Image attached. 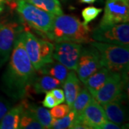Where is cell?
<instances>
[{"label":"cell","mask_w":129,"mask_h":129,"mask_svg":"<svg viewBox=\"0 0 129 129\" xmlns=\"http://www.w3.org/2000/svg\"><path fill=\"white\" fill-rule=\"evenodd\" d=\"M128 0H106L100 24H113L128 22Z\"/></svg>","instance_id":"cell-11"},{"label":"cell","mask_w":129,"mask_h":129,"mask_svg":"<svg viewBox=\"0 0 129 129\" xmlns=\"http://www.w3.org/2000/svg\"><path fill=\"white\" fill-rule=\"evenodd\" d=\"M91 37L93 41L128 47L129 24L128 22L99 24L91 31Z\"/></svg>","instance_id":"cell-6"},{"label":"cell","mask_w":129,"mask_h":129,"mask_svg":"<svg viewBox=\"0 0 129 129\" xmlns=\"http://www.w3.org/2000/svg\"><path fill=\"white\" fill-rule=\"evenodd\" d=\"M23 106V104H22ZM18 128L20 129H44L41 123L32 115L29 111L23 106V111L20 116Z\"/></svg>","instance_id":"cell-22"},{"label":"cell","mask_w":129,"mask_h":129,"mask_svg":"<svg viewBox=\"0 0 129 129\" xmlns=\"http://www.w3.org/2000/svg\"><path fill=\"white\" fill-rule=\"evenodd\" d=\"M127 80L128 76L112 72L105 84L92 96L101 105L113 101L120 102L125 98L124 90Z\"/></svg>","instance_id":"cell-8"},{"label":"cell","mask_w":129,"mask_h":129,"mask_svg":"<svg viewBox=\"0 0 129 129\" xmlns=\"http://www.w3.org/2000/svg\"><path fill=\"white\" fill-rule=\"evenodd\" d=\"M83 48L80 43L73 42H57L54 45L52 57L69 70L76 71L79 57Z\"/></svg>","instance_id":"cell-9"},{"label":"cell","mask_w":129,"mask_h":129,"mask_svg":"<svg viewBox=\"0 0 129 129\" xmlns=\"http://www.w3.org/2000/svg\"><path fill=\"white\" fill-rule=\"evenodd\" d=\"M106 113L107 119L118 125H122L127 120L125 110L119 101L106 103L101 105Z\"/></svg>","instance_id":"cell-15"},{"label":"cell","mask_w":129,"mask_h":129,"mask_svg":"<svg viewBox=\"0 0 129 129\" xmlns=\"http://www.w3.org/2000/svg\"><path fill=\"white\" fill-rule=\"evenodd\" d=\"M22 33L25 50L36 71H39L45 64L54 60L52 57L54 45L50 40L39 39L28 29L27 27Z\"/></svg>","instance_id":"cell-4"},{"label":"cell","mask_w":129,"mask_h":129,"mask_svg":"<svg viewBox=\"0 0 129 129\" xmlns=\"http://www.w3.org/2000/svg\"><path fill=\"white\" fill-rule=\"evenodd\" d=\"M50 111L51 116L54 119H59L64 115H66L70 111H71V108L68 104H57L55 107L50 108Z\"/></svg>","instance_id":"cell-25"},{"label":"cell","mask_w":129,"mask_h":129,"mask_svg":"<svg viewBox=\"0 0 129 129\" xmlns=\"http://www.w3.org/2000/svg\"><path fill=\"white\" fill-rule=\"evenodd\" d=\"M26 27L22 20L6 19L0 22V68L9 59L16 37Z\"/></svg>","instance_id":"cell-7"},{"label":"cell","mask_w":129,"mask_h":129,"mask_svg":"<svg viewBox=\"0 0 129 129\" xmlns=\"http://www.w3.org/2000/svg\"><path fill=\"white\" fill-rule=\"evenodd\" d=\"M15 9L27 27L45 35L50 30L55 17L54 14L38 8L26 0H17Z\"/></svg>","instance_id":"cell-5"},{"label":"cell","mask_w":129,"mask_h":129,"mask_svg":"<svg viewBox=\"0 0 129 129\" xmlns=\"http://www.w3.org/2000/svg\"><path fill=\"white\" fill-rule=\"evenodd\" d=\"M22 31L15 39L9 63L2 79L3 90L14 100L25 98L37 75L25 50Z\"/></svg>","instance_id":"cell-1"},{"label":"cell","mask_w":129,"mask_h":129,"mask_svg":"<svg viewBox=\"0 0 129 129\" xmlns=\"http://www.w3.org/2000/svg\"><path fill=\"white\" fill-rule=\"evenodd\" d=\"M111 73L109 70L101 67L87 79L84 85L92 95L105 84Z\"/></svg>","instance_id":"cell-16"},{"label":"cell","mask_w":129,"mask_h":129,"mask_svg":"<svg viewBox=\"0 0 129 129\" xmlns=\"http://www.w3.org/2000/svg\"><path fill=\"white\" fill-rule=\"evenodd\" d=\"M79 116L89 129H100L101 126L108 120L101 104L94 98L88 103Z\"/></svg>","instance_id":"cell-12"},{"label":"cell","mask_w":129,"mask_h":129,"mask_svg":"<svg viewBox=\"0 0 129 129\" xmlns=\"http://www.w3.org/2000/svg\"><path fill=\"white\" fill-rule=\"evenodd\" d=\"M122 128V127L120 126V125H118L113 123V122H111V121H108L107 120L106 123H104L101 126L100 129H120Z\"/></svg>","instance_id":"cell-29"},{"label":"cell","mask_w":129,"mask_h":129,"mask_svg":"<svg viewBox=\"0 0 129 129\" xmlns=\"http://www.w3.org/2000/svg\"><path fill=\"white\" fill-rule=\"evenodd\" d=\"M50 92L52 94L53 97L55 98V101L57 104L62 103L65 101L64 91L62 90L59 89V88H54L52 90H50Z\"/></svg>","instance_id":"cell-27"},{"label":"cell","mask_w":129,"mask_h":129,"mask_svg":"<svg viewBox=\"0 0 129 129\" xmlns=\"http://www.w3.org/2000/svg\"><path fill=\"white\" fill-rule=\"evenodd\" d=\"M46 36L55 42L67 41L88 44L93 41L88 25L75 17L63 14L55 17L52 26Z\"/></svg>","instance_id":"cell-2"},{"label":"cell","mask_w":129,"mask_h":129,"mask_svg":"<svg viewBox=\"0 0 129 129\" xmlns=\"http://www.w3.org/2000/svg\"><path fill=\"white\" fill-rule=\"evenodd\" d=\"M42 105L44 106V107L47 108H52L57 105L55 98L53 97L50 91L46 92L45 97L42 101Z\"/></svg>","instance_id":"cell-26"},{"label":"cell","mask_w":129,"mask_h":129,"mask_svg":"<svg viewBox=\"0 0 129 129\" xmlns=\"http://www.w3.org/2000/svg\"><path fill=\"white\" fill-rule=\"evenodd\" d=\"M23 111L22 102L10 108L0 120V129H17L19 127L20 116Z\"/></svg>","instance_id":"cell-18"},{"label":"cell","mask_w":129,"mask_h":129,"mask_svg":"<svg viewBox=\"0 0 129 129\" xmlns=\"http://www.w3.org/2000/svg\"><path fill=\"white\" fill-rule=\"evenodd\" d=\"M92 98L93 97L92 96L91 93L89 92L85 86L81 88L75 101L73 102L71 110L75 112V115H80L84 108L88 106V103L91 101Z\"/></svg>","instance_id":"cell-20"},{"label":"cell","mask_w":129,"mask_h":129,"mask_svg":"<svg viewBox=\"0 0 129 129\" xmlns=\"http://www.w3.org/2000/svg\"><path fill=\"white\" fill-rule=\"evenodd\" d=\"M80 2L82 3H85V4H92L94 3L96 0H80Z\"/></svg>","instance_id":"cell-32"},{"label":"cell","mask_w":129,"mask_h":129,"mask_svg":"<svg viewBox=\"0 0 129 129\" xmlns=\"http://www.w3.org/2000/svg\"><path fill=\"white\" fill-rule=\"evenodd\" d=\"M99 52L102 67L111 72L128 76L129 68L128 47L92 41L90 43Z\"/></svg>","instance_id":"cell-3"},{"label":"cell","mask_w":129,"mask_h":129,"mask_svg":"<svg viewBox=\"0 0 129 129\" xmlns=\"http://www.w3.org/2000/svg\"><path fill=\"white\" fill-rule=\"evenodd\" d=\"M36 75L32 83L30 89L36 94H41L50 91L54 88L62 87V83L59 80L52 77L50 75L40 73Z\"/></svg>","instance_id":"cell-14"},{"label":"cell","mask_w":129,"mask_h":129,"mask_svg":"<svg viewBox=\"0 0 129 129\" xmlns=\"http://www.w3.org/2000/svg\"><path fill=\"white\" fill-rule=\"evenodd\" d=\"M6 4L5 0H0V15L5 9V5Z\"/></svg>","instance_id":"cell-31"},{"label":"cell","mask_w":129,"mask_h":129,"mask_svg":"<svg viewBox=\"0 0 129 129\" xmlns=\"http://www.w3.org/2000/svg\"><path fill=\"white\" fill-rule=\"evenodd\" d=\"M26 1L31 3L32 5L36 6L40 9L54 14L55 16L63 14L59 0H26Z\"/></svg>","instance_id":"cell-21"},{"label":"cell","mask_w":129,"mask_h":129,"mask_svg":"<svg viewBox=\"0 0 129 129\" xmlns=\"http://www.w3.org/2000/svg\"><path fill=\"white\" fill-rule=\"evenodd\" d=\"M22 100L24 107L32 113V115L41 123L44 128H51L52 117L51 116L50 111L45 108L30 103L27 100Z\"/></svg>","instance_id":"cell-17"},{"label":"cell","mask_w":129,"mask_h":129,"mask_svg":"<svg viewBox=\"0 0 129 129\" xmlns=\"http://www.w3.org/2000/svg\"><path fill=\"white\" fill-rule=\"evenodd\" d=\"M103 11L101 8H97L93 6H90L83 9L82 11V16H83V24L85 25H88L91 21L94 20L98 17V16L101 14Z\"/></svg>","instance_id":"cell-24"},{"label":"cell","mask_w":129,"mask_h":129,"mask_svg":"<svg viewBox=\"0 0 129 129\" xmlns=\"http://www.w3.org/2000/svg\"><path fill=\"white\" fill-rule=\"evenodd\" d=\"M101 67L100 54L96 48L90 44L88 46H83L76 69L79 80L84 84L91 75Z\"/></svg>","instance_id":"cell-10"},{"label":"cell","mask_w":129,"mask_h":129,"mask_svg":"<svg viewBox=\"0 0 129 129\" xmlns=\"http://www.w3.org/2000/svg\"><path fill=\"white\" fill-rule=\"evenodd\" d=\"M37 72L50 75L52 77L59 80L62 83H63L69 71L65 66L61 64L58 61L53 60L50 62L45 64Z\"/></svg>","instance_id":"cell-19"},{"label":"cell","mask_w":129,"mask_h":129,"mask_svg":"<svg viewBox=\"0 0 129 129\" xmlns=\"http://www.w3.org/2000/svg\"><path fill=\"white\" fill-rule=\"evenodd\" d=\"M75 117V113L73 111H70L69 113L64 117L59 119L52 118V122L51 125V128L54 129H65L69 128L71 125L74 118Z\"/></svg>","instance_id":"cell-23"},{"label":"cell","mask_w":129,"mask_h":129,"mask_svg":"<svg viewBox=\"0 0 129 129\" xmlns=\"http://www.w3.org/2000/svg\"><path fill=\"white\" fill-rule=\"evenodd\" d=\"M62 87L64 89V98L66 101V103L71 107L73 104L76 97L80 90V80H79L77 74L75 73L74 70H71L68 72L66 78L64 79L62 83Z\"/></svg>","instance_id":"cell-13"},{"label":"cell","mask_w":129,"mask_h":129,"mask_svg":"<svg viewBox=\"0 0 129 129\" xmlns=\"http://www.w3.org/2000/svg\"><path fill=\"white\" fill-rule=\"evenodd\" d=\"M11 108V103L4 98H0V120Z\"/></svg>","instance_id":"cell-28"},{"label":"cell","mask_w":129,"mask_h":129,"mask_svg":"<svg viewBox=\"0 0 129 129\" xmlns=\"http://www.w3.org/2000/svg\"><path fill=\"white\" fill-rule=\"evenodd\" d=\"M5 2H6V4H7L9 7H11L12 9H15L16 8L17 0H5Z\"/></svg>","instance_id":"cell-30"}]
</instances>
